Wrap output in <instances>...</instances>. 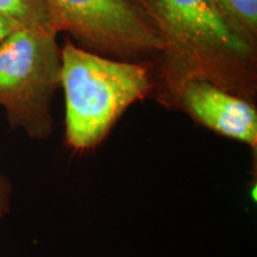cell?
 I'll list each match as a JSON object with an SVG mask.
<instances>
[{
	"label": "cell",
	"mask_w": 257,
	"mask_h": 257,
	"mask_svg": "<svg viewBox=\"0 0 257 257\" xmlns=\"http://www.w3.org/2000/svg\"><path fill=\"white\" fill-rule=\"evenodd\" d=\"M162 40L154 94L205 80L255 102L257 48L243 40L211 0H136ZM153 94V96H154Z\"/></svg>",
	"instance_id": "6da1fadb"
},
{
	"label": "cell",
	"mask_w": 257,
	"mask_h": 257,
	"mask_svg": "<svg viewBox=\"0 0 257 257\" xmlns=\"http://www.w3.org/2000/svg\"><path fill=\"white\" fill-rule=\"evenodd\" d=\"M61 62L64 144L73 154L98 149L127 108L155 91V72L149 60L112 59L66 41Z\"/></svg>",
	"instance_id": "7a4b0ae2"
},
{
	"label": "cell",
	"mask_w": 257,
	"mask_h": 257,
	"mask_svg": "<svg viewBox=\"0 0 257 257\" xmlns=\"http://www.w3.org/2000/svg\"><path fill=\"white\" fill-rule=\"evenodd\" d=\"M61 68L55 32L18 28L0 44V107L12 130L38 141L53 134Z\"/></svg>",
	"instance_id": "3957f363"
},
{
	"label": "cell",
	"mask_w": 257,
	"mask_h": 257,
	"mask_svg": "<svg viewBox=\"0 0 257 257\" xmlns=\"http://www.w3.org/2000/svg\"><path fill=\"white\" fill-rule=\"evenodd\" d=\"M59 31L79 47L112 59L146 61L160 55L162 40L136 0H48Z\"/></svg>",
	"instance_id": "277c9868"
},
{
	"label": "cell",
	"mask_w": 257,
	"mask_h": 257,
	"mask_svg": "<svg viewBox=\"0 0 257 257\" xmlns=\"http://www.w3.org/2000/svg\"><path fill=\"white\" fill-rule=\"evenodd\" d=\"M170 110L184 112L194 123L220 136L257 149V108L255 102L199 79H189L154 94Z\"/></svg>",
	"instance_id": "5b68a950"
},
{
	"label": "cell",
	"mask_w": 257,
	"mask_h": 257,
	"mask_svg": "<svg viewBox=\"0 0 257 257\" xmlns=\"http://www.w3.org/2000/svg\"><path fill=\"white\" fill-rule=\"evenodd\" d=\"M0 16L16 22L21 28L60 32L48 0H0Z\"/></svg>",
	"instance_id": "8992f818"
},
{
	"label": "cell",
	"mask_w": 257,
	"mask_h": 257,
	"mask_svg": "<svg viewBox=\"0 0 257 257\" xmlns=\"http://www.w3.org/2000/svg\"><path fill=\"white\" fill-rule=\"evenodd\" d=\"M234 31L257 48V0H211Z\"/></svg>",
	"instance_id": "52a82bcc"
},
{
	"label": "cell",
	"mask_w": 257,
	"mask_h": 257,
	"mask_svg": "<svg viewBox=\"0 0 257 257\" xmlns=\"http://www.w3.org/2000/svg\"><path fill=\"white\" fill-rule=\"evenodd\" d=\"M12 184L5 175L0 174V220L4 219L11 211Z\"/></svg>",
	"instance_id": "ba28073f"
},
{
	"label": "cell",
	"mask_w": 257,
	"mask_h": 257,
	"mask_svg": "<svg viewBox=\"0 0 257 257\" xmlns=\"http://www.w3.org/2000/svg\"><path fill=\"white\" fill-rule=\"evenodd\" d=\"M18 28L21 27H19L16 22L4 17V16H0V44H2L12 32L17 30Z\"/></svg>",
	"instance_id": "9c48e42d"
}]
</instances>
